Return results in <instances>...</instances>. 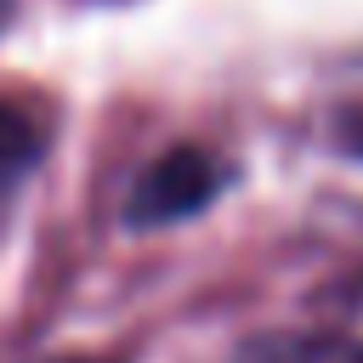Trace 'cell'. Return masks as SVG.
<instances>
[{"mask_svg": "<svg viewBox=\"0 0 363 363\" xmlns=\"http://www.w3.org/2000/svg\"><path fill=\"white\" fill-rule=\"evenodd\" d=\"M227 187V164L216 153H199V147H176L164 159H153L130 199H125V221L136 227H164V221H182V216H199L216 193Z\"/></svg>", "mask_w": 363, "mask_h": 363, "instance_id": "obj_1", "label": "cell"}, {"mask_svg": "<svg viewBox=\"0 0 363 363\" xmlns=\"http://www.w3.org/2000/svg\"><path fill=\"white\" fill-rule=\"evenodd\" d=\"M238 363H363V352L352 340H329V335H267V340L244 346Z\"/></svg>", "mask_w": 363, "mask_h": 363, "instance_id": "obj_2", "label": "cell"}, {"mask_svg": "<svg viewBox=\"0 0 363 363\" xmlns=\"http://www.w3.org/2000/svg\"><path fill=\"white\" fill-rule=\"evenodd\" d=\"M40 153H45V130L23 108H0V199L40 164Z\"/></svg>", "mask_w": 363, "mask_h": 363, "instance_id": "obj_3", "label": "cell"}, {"mask_svg": "<svg viewBox=\"0 0 363 363\" xmlns=\"http://www.w3.org/2000/svg\"><path fill=\"white\" fill-rule=\"evenodd\" d=\"M346 340L363 352V284H357V295H352V312H346Z\"/></svg>", "mask_w": 363, "mask_h": 363, "instance_id": "obj_4", "label": "cell"}, {"mask_svg": "<svg viewBox=\"0 0 363 363\" xmlns=\"http://www.w3.org/2000/svg\"><path fill=\"white\" fill-rule=\"evenodd\" d=\"M346 136H352V147H363V102L346 108Z\"/></svg>", "mask_w": 363, "mask_h": 363, "instance_id": "obj_5", "label": "cell"}, {"mask_svg": "<svg viewBox=\"0 0 363 363\" xmlns=\"http://www.w3.org/2000/svg\"><path fill=\"white\" fill-rule=\"evenodd\" d=\"M74 363H79V357H74Z\"/></svg>", "mask_w": 363, "mask_h": 363, "instance_id": "obj_6", "label": "cell"}]
</instances>
